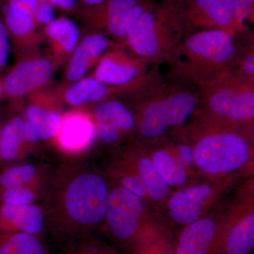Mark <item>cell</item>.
Here are the masks:
<instances>
[{
	"instance_id": "44dd1931",
	"label": "cell",
	"mask_w": 254,
	"mask_h": 254,
	"mask_svg": "<svg viewBox=\"0 0 254 254\" xmlns=\"http://www.w3.org/2000/svg\"><path fill=\"white\" fill-rule=\"evenodd\" d=\"M46 226L43 207L36 204H0V230L38 236Z\"/></svg>"
},
{
	"instance_id": "3957f363",
	"label": "cell",
	"mask_w": 254,
	"mask_h": 254,
	"mask_svg": "<svg viewBox=\"0 0 254 254\" xmlns=\"http://www.w3.org/2000/svg\"><path fill=\"white\" fill-rule=\"evenodd\" d=\"M128 100L136 117V138L143 142L160 139L186 126L200 105L198 88L169 78Z\"/></svg>"
},
{
	"instance_id": "d4e9b609",
	"label": "cell",
	"mask_w": 254,
	"mask_h": 254,
	"mask_svg": "<svg viewBox=\"0 0 254 254\" xmlns=\"http://www.w3.org/2000/svg\"><path fill=\"white\" fill-rule=\"evenodd\" d=\"M107 176L111 181L121 185L141 197L150 207L149 198L141 178L131 163L119 150L108 163Z\"/></svg>"
},
{
	"instance_id": "484cf974",
	"label": "cell",
	"mask_w": 254,
	"mask_h": 254,
	"mask_svg": "<svg viewBox=\"0 0 254 254\" xmlns=\"http://www.w3.org/2000/svg\"><path fill=\"white\" fill-rule=\"evenodd\" d=\"M0 254H46L38 236L0 230Z\"/></svg>"
},
{
	"instance_id": "f35d334b",
	"label": "cell",
	"mask_w": 254,
	"mask_h": 254,
	"mask_svg": "<svg viewBox=\"0 0 254 254\" xmlns=\"http://www.w3.org/2000/svg\"><path fill=\"white\" fill-rule=\"evenodd\" d=\"M251 23H254V10L253 13H252V16H251L250 21Z\"/></svg>"
},
{
	"instance_id": "d590c367",
	"label": "cell",
	"mask_w": 254,
	"mask_h": 254,
	"mask_svg": "<svg viewBox=\"0 0 254 254\" xmlns=\"http://www.w3.org/2000/svg\"><path fill=\"white\" fill-rule=\"evenodd\" d=\"M24 115V114H23ZM25 118V117H24ZM24 136L26 138V141L27 142L28 146H33L38 143V141L41 139L40 138L39 133L36 128V127L33 126V125L28 120L25 119L24 124Z\"/></svg>"
},
{
	"instance_id": "60d3db41",
	"label": "cell",
	"mask_w": 254,
	"mask_h": 254,
	"mask_svg": "<svg viewBox=\"0 0 254 254\" xmlns=\"http://www.w3.org/2000/svg\"><path fill=\"white\" fill-rule=\"evenodd\" d=\"M0 95H1V82H0Z\"/></svg>"
},
{
	"instance_id": "83f0119b",
	"label": "cell",
	"mask_w": 254,
	"mask_h": 254,
	"mask_svg": "<svg viewBox=\"0 0 254 254\" xmlns=\"http://www.w3.org/2000/svg\"><path fill=\"white\" fill-rule=\"evenodd\" d=\"M239 54L232 71L254 86V31L248 28L237 36Z\"/></svg>"
},
{
	"instance_id": "f1b7e54d",
	"label": "cell",
	"mask_w": 254,
	"mask_h": 254,
	"mask_svg": "<svg viewBox=\"0 0 254 254\" xmlns=\"http://www.w3.org/2000/svg\"><path fill=\"white\" fill-rule=\"evenodd\" d=\"M46 186L19 187L1 190L0 191V204H34L39 198L41 192H43L40 189ZM43 193L45 194L44 192Z\"/></svg>"
},
{
	"instance_id": "2e32d148",
	"label": "cell",
	"mask_w": 254,
	"mask_h": 254,
	"mask_svg": "<svg viewBox=\"0 0 254 254\" xmlns=\"http://www.w3.org/2000/svg\"><path fill=\"white\" fill-rule=\"evenodd\" d=\"M97 138L92 114L74 109L63 114L61 127L55 138L57 146L68 155H78L90 149Z\"/></svg>"
},
{
	"instance_id": "e575fe53",
	"label": "cell",
	"mask_w": 254,
	"mask_h": 254,
	"mask_svg": "<svg viewBox=\"0 0 254 254\" xmlns=\"http://www.w3.org/2000/svg\"><path fill=\"white\" fill-rule=\"evenodd\" d=\"M45 0H6V7L20 10L34 16L38 6Z\"/></svg>"
},
{
	"instance_id": "9c48e42d",
	"label": "cell",
	"mask_w": 254,
	"mask_h": 254,
	"mask_svg": "<svg viewBox=\"0 0 254 254\" xmlns=\"http://www.w3.org/2000/svg\"><path fill=\"white\" fill-rule=\"evenodd\" d=\"M92 76L113 88L119 98L127 99L164 79L158 66L137 58L123 44L102 57Z\"/></svg>"
},
{
	"instance_id": "6da1fadb",
	"label": "cell",
	"mask_w": 254,
	"mask_h": 254,
	"mask_svg": "<svg viewBox=\"0 0 254 254\" xmlns=\"http://www.w3.org/2000/svg\"><path fill=\"white\" fill-rule=\"evenodd\" d=\"M110 185L86 164L66 163L50 175L43 208L46 225L68 243L91 237L105 222Z\"/></svg>"
},
{
	"instance_id": "30bf717a",
	"label": "cell",
	"mask_w": 254,
	"mask_h": 254,
	"mask_svg": "<svg viewBox=\"0 0 254 254\" xmlns=\"http://www.w3.org/2000/svg\"><path fill=\"white\" fill-rule=\"evenodd\" d=\"M246 179L240 177L203 178L174 190L165 210L170 221L182 227L203 218Z\"/></svg>"
},
{
	"instance_id": "9a60e30c",
	"label": "cell",
	"mask_w": 254,
	"mask_h": 254,
	"mask_svg": "<svg viewBox=\"0 0 254 254\" xmlns=\"http://www.w3.org/2000/svg\"><path fill=\"white\" fill-rule=\"evenodd\" d=\"M220 213L219 205L216 210L182 227L175 245L177 254H217Z\"/></svg>"
},
{
	"instance_id": "4fadbf2b",
	"label": "cell",
	"mask_w": 254,
	"mask_h": 254,
	"mask_svg": "<svg viewBox=\"0 0 254 254\" xmlns=\"http://www.w3.org/2000/svg\"><path fill=\"white\" fill-rule=\"evenodd\" d=\"M120 150L141 178L150 206L164 210L173 190L159 173L144 145L136 139L120 148Z\"/></svg>"
},
{
	"instance_id": "277c9868",
	"label": "cell",
	"mask_w": 254,
	"mask_h": 254,
	"mask_svg": "<svg viewBox=\"0 0 254 254\" xmlns=\"http://www.w3.org/2000/svg\"><path fill=\"white\" fill-rule=\"evenodd\" d=\"M237 37L221 30L203 29L185 35L168 60L169 79L199 88L233 69L238 58Z\"/></svg>"
},
{
	"instance_id": "52a82bcc",
	"label": "cell",
	"mask_w": 254,
	"mask_h": 254,
	"mask_svg": "<svg viewBox=\"0 0 254 254\" xmlns=\"http://www.w3.org/2000/svg\"><path fill=\"white\" fill-rule=\"evenodd\" d=\"M104 223L115 240L131 250L151 237L170 233L141 197L114 182Z\"/></svg>"
},
{
	"instance_id": "b9f144b4",
	"label": "cell",
	"mask_w": 254,
	"mask_h": 254,
	"mask_svg": "<svg viewBox=\"0 0 254 254\" xmlns=\"http://www.w3.org/2000/svg\"><path fill=\"white\" fill-rule=\"evenodd\" d=\"M146 1H153V0H146Z\"/></svg>"
},
{
	"instance_id": "ac0fdd59",
	"label": "cell",
	"mask_w": 254,
	"mask_h": 254,
	"mask_svg": "<svg viewBox=\"0 0 254 254\" xmlns=\"http://www.w3.org/2000/svg\"><path fill=\"white\" fill-rule=\"evenodd\" d=\"M141 142L159 173L172 190H178L198 180L199 177L190 173L179 160L169 136L153 141Z\"/></svg>"
},
{
	"instance_id": "ab89813d",
	"label": "cell",
	"mask_w": 254,
	"mask_h": 254,
	"mask_svg": "<svg viewBox=\"0 0 254 254\" xmlns=\"http://www.w3.org/2000/svg\"><path fill=\"white\" fill-rule=\"evenodd\" d=\"M2 127L1 126V123H0V139H1V131H2Z\"/></svg>"
},
{
	"instance_id": "8fae6325",
	"label": "cell",
	"mask_w": 254,
	"mask_h": 254,
	"mask_svg": "<svg viewBox=\"0 0 254 254\" xmlns=\"http://www.w3.org/2000/svg\"><path fill=\"white\" fill-rule=\"evenodd\" d=\"M57 68L50 55L36 54L20 59L1 81V95L21 100L48 86Z\"/></svg>"
},
{
	"instance_id": "5b68a950",
	"label": "cell",
	"mask_w": 254,
	"mask_h": 254,
	"mask_svg": "<svg viewBox=\"0 0 254 254\" xmlns=\"http://www.w3.org/2000/svg\"><path fill=\"white\" fill-rule=\"evenodd\" d=\"M185 0L152 3L123 45L137 58L153 65L167 63L187 34Z\"/></svg>"
},
{
	"instance_id": "603a6c76",
	"label": "cell",
	"mask_w": 254,
	"mask_h": 254,
	"mask_svg": "<svg viewBox=\"0 0 254 254\" xmlns=\"http://www.w3.org/2000/svg\"><path fill=\"white\" fill-rule=\"evenodd\" d=\"M95 123H105L117 128L125 138L136 137V121L131 107L119 98H112L96 105L93 108Z\"/></svg>"
},
{
	"instance_id": "f546056e",
	"label": "cell",
	"mask_w": 254,
	"mask_h": 254,
	"mask_svg": "<svg viewBox=\"0 0 254 254\" xmlns=\"http://www.w3.org/2000/svg\"><path fill=\"white\" fill-rule=\"evenodd\" d=\"M131 254H177L170 233L144 240L131 250Z\"/></svg>"
},
{
	"instance_id": "d6986e66",
	"label": "cell",
	"mask_w": 254,
	"mask_h": 254,
	"mask_svg": "<svg viewBox=\"0 0 254 254\" xmlns=\"http://www.w3.org/2000/svg\"><path fill=\"white\" fill-rule=\"evenodd\" d=\"M42 36L49 46L50 55L57 68L67 63L82 38L76 22L64 16L44 26Z\"/></svg>"
},
{
	"instance_id": "7c38bea8",
	"label": "cell",
	"mask_w": 254,
	"mask_h": 254,
	"mask_svg": "<svg viewBox=\"0 0 254 254\" xmlns=\"http://www.w3.org/2000/svg\"><path fill=\"white\" fill-rule=\"evenodd\" d=\"M23 110L25 119L33 125L43 141L55 140L59 133L63 120L61 91L48 86L27 97Z\"/></svg>"
},
{
	"instance_id": "d6a6232c",
	"label": "cell",
	"mask_w": 254,
	"mask_h": 254,
	"mask_svg": "<svg viewBox=\"0 0 254 254\" xmlns=\"http://www.w3.org/2000/svg\"><path fill=\"white\" fill-rule=\"evenodd\" d=\"M11 51V39L4 19L0 16V72L3 71L9 61Z\"/></svg>"
},
{
	"instance_id": "e0dca14e",
	"label": "cell",
	"mask_w": 254,
	"mask_h": 254,
	"mask_svg": "<svg viewBox=\"0 0 254 254\" xmlns=\"http://www.w3.org/2000/svg\"><path fill=\"white\" fill-rule=\"evenodd\" d=\"M187 33L196 30L215 29L237 37L228 0H185Z\"/></svg>"
},
{
	"instance_id": "1f68e13d",
	"label": "cell",
	"mask_w": 254,
	"mask_h": 254,
	"mask_svg": "<svg viewBox=\"0 0 254 254\" xmlns=\"http://www.w3.org/2000/svg\"><path fill=\"white\" fill-rule=\"evenodd\" d=\"M66 254H115L113 251L92 237L71 242L66 246Z\"/></svg>"
},
{
	"instance_id": "7402d4cb",
	"label": "cell",
	"mask_w": 254,
	"mask_h": 254,
	"mask_svg": "<svg viewBox=\"0 0 254 254\" xmlns=\"http://www.w3.org/2000/svg\"><path fill=\"white\" fill-rule=\"evenodd\" d=\"M60 91L63 102L75 109H81L89 104L96 105L112 98H119L113 88L93 76H86Z\"/></svg>"
},
{
	"instance_id": "4316f807",
	"label": "cell",
	"mask_w": 254,
	"mask_h": 254,
	"mask_svg": "<svg viewBox=\"0 0 254 254\" xmlns=\"http://www.w3.org/2000/svg\"><path fill=\"white\" fill-rule=\"evenodd\" d=\"M41 182L39 170L31 164L8 165L0 172V191L19 187L42 186Z\"/></svg>"
},
{
	"instance_id": "5bb4252c",
	"label": "cell",
	"mask_w": 254,
	"mask_h": 254,
	"mask_svg": "<svg viewBox=\"0 0 254 254\" xmlns=\"http://www.w3.org/2000/svg\"><path fill=\"white\" fill-rule=\"evenodd\" d=\"M120 43L113 41L104 32L91 28L82 36L81 41L66 63L64 78L67 84L86 77L87 73L112 48Z\"/></svg>"
},
{
	"instance_id": "cb8c5ba5",
	"label": "cell",
	"mask_w": 254,
	"mask_h": 254,
	"mask_svg": "<svg viewBox=\"0 0 254 254\" xmlns=\"http://www.w3.org/2000/svg\"><path fill=\"white\" fill-rule=\"evenodd\" d=\"M25 118L22 114L12 115L2 127L0 139V163L22 160L29 150L24 136Z\"/></svg>"
},
{
	"instance_id": "4dcf8cb0",
	"label": "cell",
	"mask_w": 254,
	"mask_h": 254,
	"mask_svg": "<svg viewBox=\"0 0 254 254\" xmlns=\"http://www.w3.org/2000/svg\"><path fill=\"white\" fill-rule=\"evenodd\" d=\"M237 34L246 28L254 10V0H228Z\"/></svg>"
},
{
	"instance_id": "8d00e7d4",
	"label": "cell",
	"mask_w": 254,
	"mask_h": 254,
	"mask_svg": "<svg viewBox=\"0 0 254 254\" xmlns=\"http://www.w3.org/2000/svg\"><path fill=\"white\" fill-rule=\"evenodd\" d=\"M55 7L66 13L75 14L78 8L77 0H48Z\"/></svg>"
},
{
	"instance_id": "74e56055",
	"label": "cell",
	"mask_w": 254,
	"mask_h": 254,
	"mask_svg": "<svg viewBox=\"0 0 254 254\" xmlns=\"http://www.w3.org/2000/svg\"><path fill=\"white\" fill-rule=\"evenodd\" d=\"M105 1L106 0H77L78 3L79 2L81 4V6H78V7L84 8V9L96 7L103 4Z\"/></svg>"
},
{
	"instance_id": "ba28073f",
	"label": "cell",
	"mask_w": 254,
	"mask_h": 254,
	"mask_svg": "<svg viewBox=\"0 0 254 254\" xmlns=\"http://www.w3.org/2000/svg\"><path fill=\"white\" fill-rule=\"evenodd\" d=\"M232 192L220 206L217 254H251L254 252V175Z\"/></svg>"
},
{
	"instance_id": "ffe728a7",
	"label": "cell",
	"mask_w": 254,
	"mask_h": 254,
	"mask_svg": "<svg viewBox=\"0 0 254 254\" xmlns=\"http://www.w3.org/2000/svg\"><path fill=\"white\" fill-rule=\"evenodd\" d=\"M18 60L39 53L42 33L34 16L20 10L6 7L3 18Z\"/></svg>"
},
{
	"instance_id": "836d02e7",
	"label": "cell",
	"mask_w": 254,
	"mask_h": 254,
	"mask_svg": "<svg viewBox=\"0 0 254 254\" xmlns=\"http://www.w3.org/2000/svg\"><path fill=\"white\" fill-rule=\"evenodd\" d=\"M34 18L38 27H44L55 19V6L48 0H45L38 6Z\"/></svg>"
},
{
	"instance_id": "7a4b0ae2",
	"label": "cell",
	"mask_w": 254,
	"mask_h": 254,
	"mask_svg": "<svg viewBox=\"0 0 254 254\" xmlns=\"http://www.w3.org/2000/svg\"><path fill=\"white\" fill-rule=\"evenodd\" d=\"M182 128L191 145L200 177L254 176V127L224 125L196 113Z\"/></svg>"
},
{
	"instance_id": "8992f818",
	"label": "cell",
	"mask_w": 254,
	"mask_h": 254,
	"mask_svg": "<svg viewBox=\"0 0 254 254\" xmlns=\"http://www.w3.org/2000/svg\"><path fill=\"white\" fill-rule=\"evenodd\" d=\"M198 89L200 105L197 113L224 125L254 127V86L232 70L220 73Z\"/></svg>"
}]
</instances>
